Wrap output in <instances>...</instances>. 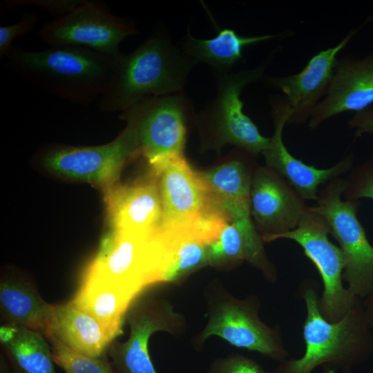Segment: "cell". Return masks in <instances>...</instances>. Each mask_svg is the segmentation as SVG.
Segmentation results:
<instances>
[{
  "instance_id": "obj_1",
  "label": "cell",
  "mask_w": 373,
  "mask_h": 373,
  "mask_svg": "<svg viewBox=\"0 0 373 373\" xmlns=\"http://www.w3.org/2000/svg\"><path fill=\"white\" fill-rule=\"evenodd\" d=\"M197 63L157 26L134 51L113 58L108 85L99 99L104 112L121 113L141 101L182 92Z\"/></svg>"
},
{
  "instance_id": "obj_2",
  "label": "cell",
  "mask_w": 373,
  "mask_h": 373,
  "mask_svg": "<svg viewBox=\"0 0 373 373\" xmlns=\"http://www.w3.org/2000/svg\"><path fill=\"white\" fill-rule=\"evenodd\" d=\"M151 168L162 202L159 229L178 242L207 245L216 241L231 220L203 173L193 169L183 155L164 158Z\"/></svg>"
},
{
  "instance_id": "obj_3",
  "label": "cell",
  "mask_w": 373,
  "mask_h": 373,
  "mask_svg": "<svg viewBox=\"0 0 373 373\" xmlns=\"http://www.w3.org/2000/svg\"><path fill=\"white\" fill-rule=\"evenodd\" d=\"M7 64L19 78L35 88L70 103L91 104L106 90L113 58L77 46L33 51L12 46Z\"/></svg>"
},
{
  "instance_id": "obj_4",
  "label": "cell",
  "mask_w": 373,
  "mask_h": 373,
  "mask_svg": "<svg viewBox=\"0 0 373 373\" xmlns=\"http://www.w3.org/2000/svg\"><path fill=\"white\" fill-rule=\"evenodd\" d=\"M303 289L307 315L303 326V355L280 363L274 373H311L320 365H334L348 373L373 354V327L358 299L339 321L331 322L321 314L313 283Z\"/></svg>"
},
{
  "instance_id": "obj_5",
  "label": "cell",
  "mask_w": 373,
  "mask_h": 373,
  "mask_svg": "<svg viewBox=\"0 0 373 373\" xmlns=\"http://www.w3.org/2000/svg\"><path fill=\"white\" fill-rule=\"evenodd\" d=\"M172 255L159 229L151 233L109 230L84 274L137 296L147 287L163 283Z\"/></svg>"
},
{
  "instance_id": "obj_6",
  "label": "cell",
  "mask_w": 373,
  "mask_h": 373,
  "mask_svg": "<svg viewBox=\"0 0 373 373\" xmlns=\"http://www.w3.org/2000/svg\"><path fill=\"white\" fill-rule=\"evenodd\" d=\"M209 287L207 322L196 336L195 347L218 336L236 347L257 352L279 363L287 359L280 327H270L260 319L257 296L238 298L219 284Z\"/></svg>"
},
{
  "instance_id": "obj_7",
  "label": "cell",
  "mask_w": 373,
  "mask_h": 373,
  "mask_svg": "<svg viewBox=\"0 0 373 373\" xmlns=\"http://www.w3.org/2000/svg\"><path fill=\"white\" fill-rule=\"evenodd\" d=\"M269 63L267 59L256 68L237 73L213 72L216 95L196 115L205 147L219 149L231 144L251 155L266 149L269 137H264L244 113L240 95L245 86L262 78Z\"/></svg>"
},
{
  "instance_id": "obj_8",
  "label": "cell",
  "mask_w": 373,
  "mask_h": 373,
  "mask_svg": "<svg viewBox=\"0 0 373 373\" xmlns=\"http://www.w3.org/2000/svg\"><path fill=\"white\" fill-rule=\"evenodd\" d=\"M345 179L336 178L319 191L312 209L327 220L345 259L343 280L356 298L373 291V246L357 217L359 201L343 200Z\"/></svg>"
},
{
  "instance_id": "obj_9",
  "label": "cell",
  "mask_w": 373,
  "mask_h": 373,
  "mask_svg": "<svg viewBox=\"0 0 373 373\" xmlns=\"http://www.w3.org/2000/svg\"><path fill=\"white\" fill-rule=\"evenodd\" d=\"M191 101L183 93L149 97L122 112L135 131L140 155L150 166L183 155L189 121L195 117Z\"/></svg>"
},
{
  "instance_id": "obj_10",
  "label": "cell",
  "mask_w": 373,
  "mask_h": 373,
  "mask_svg": "<svg viewBox=\"0 0 373 373\" xmlns=\"http://www.w3.org/2000/svg\"><path fill=\"white\" fill-rule=\"evenodd\" d=\"M329 234L330 229L327 220L309 207L295 229L274 236L268 242L288 239L301 247L323 282L319 309L327 320L336 322L347 313L358 298L343 285L345 259L340 247L329 240Z\"/></svg>"
},
{
  "instance_id": "obj_11",
  "label": "cell",
  "mask_w": 373,
  "mask_h": 373,
  "mask_svg": "<svg viewBox=\"0 0 373 373\" xmlns=\"http://www.w3.org/2000/svg\"><path fill=\"white\" fill-rule=\"evenodd\" d=\"M39 34L51 47H82L114 58L121 52L120 44L139 32L131 20L114 15L104 3L84 0L44 25Z\"/></svg>"
},
{
  "instance_id": "obj_12",
  "label": "cell",
  "mask_w": 373,
  "mask_h": 373,
  "mask_svg": "<svg viewBox=\"0 0 373 373\" xmlns=\"http://www.w3.org/2000/svg\"><path fill=\"white\" fill-rule=\"evenodd\" d=\"M130 335L124 343L112 341L106 354L117 373H158L151 361L149 341L156 332L180 336L185 331L184 316L169 300L141 294L133 301L126 315Z\"/></svg>"
},
{
  "instance_id": "obj_13",
  "label": "cell",
  "mask_w": 373,
  "mask_h": 373,
  "mask_svg": "<svg viewBox=\"0 0 373 373\" xmlns=\"http://www.w3.org/2000/svg\"><path fill=\"white\" fill-rule=\"evenodd\" d=\"M140 155L133 129L127 125L113 141L99 146H55L41 155L43 166L60 177L90 183L103 189L117 182L120 171Z\"/></svg>"
},
{
  "instance_id": "obj_14",
  "label": "cell",
  "mask_w": 373,
  "mask_h": 373,
  "mask_svg": "<svg viewBox=\"0 0 373 373\" xmlns=\"http://www.w3.org/2000/svg\"><path fill=\"white\" fill-rule=\"evenodd\" d=\"M249 155L245 151L204 173L203 175L231 222L241 232L246 260L260 270L269 282H275L276 269L265 255L263 241L251 217L250 190L253 173Z\"/></svg>"
},
{
  "instance_id": "obj_15",
  "label": "cell",
  "mask_w": 373,
  "mask_h": 373,
  "mask_svg": "<svg viewBox=\"0 0 373 373\" xmlns=\"http://www.w3.org/2000/svg\"><path fill=\"white\" fill-rule=\"evenodd\" d=\"M250 200L251 217L263 242L295 229L309 208L283 176L266 166L253 172Z\"/></svg>"
},
{
  "instance_id": "obj_16",
  "label": "cell",
  "mask_w": 373,
  "mask_h": 373,
  "mask_svg": "<svg viewBox=\"0 0 373 373\" xmlns=\"http://www.w3.org/2000/svg\"><path fill=\"white\" fill-rule=\"evenodd\" d=\"M274 131L262 152L266 166L283 176L306 200H316L319 186L347 173L354 166V157L350 153L327 169H318L294 157L285 146L283 132L289 117V107L283 96L271 99Z\"/></svg>"
},
{
  "instance_id": "obj_17",
  "label": "cell",
  "mask_w": 373,
  "mask_h": 373,
  "mask_svg": "<svg viewBox=\"0 0 373 373\" xmlns=\"http://www.w3.org/2000/svg\"><path fill=\"white\" fill-rule=\"evenodd\" d=\"M352 30L336 46L319 51L311 57L299 73L280 77H269L266 82L280 90L289 107L287 124H304L326 95L333 75L337 55L358 32Z\"/></svg>"
},
{
  "instance_id": "obj_18",
  "label": "cell",
  "mask_w": 373,
  "mask_h": 373,
  "mask_svg": "<svg viewBox=\"0 0 373 373\" xmlns=\"http://www.w3.org/2000/svg\"><path fill=\"white\" fill-rule=\"evenodd\" d=\"M373 104V52L363 57L338 59L328 91L308 120L316 129L328 119L347 111L354 113Z\"/></svg>"
},
{
  "instance_id": "obj_19",
  "label": "cell",
  "mask_w": 373,
  "mask_h": 373,
  "mask_svg": "<svg viewBox=\"0 0 373 373\" xmlns=\"http://www.w3.org/2000/svg\"><path fill=\"white\" fill-rule=\"evenodd\" d=\"M111 231L151 233L162 218V202L157 180L152 177L131 184L115 183L104 189Z\"/></svg>"
},
{
  "instance_id": "obj_20",
  "label": "cell",
  "mask_w": 373,
  "mask_h": 373,
  "mask_svg": "<svg viewBox=\"0 0 373 373\" xmlns=\"http://www.w3.org/2000/svg\"><path fill=\"white\" fill-rule=\"evenodd\" d=\"M44 336L84 355L99 358L106 354L112 341L93 316L69 301L51 305Z\"/></svg>"
},
{
  "instance_id": "obj_21",
  "label": "cell",
  "mask_w": 373,
  "mask_h": 373,
  "mask_svg": "<svg viewBox=\"0 0 373 373\" xmlns=\"http://www.w3.org/2000/svg\"><path fill=\"white\" fill-rule=\"evenodd\" d=\"M137 296L84 274L77 293L70 301L96 319L113 341L122 334L126 313Z\"/></svg>"
},
{
  "instance_id": "obj_22",
  "label": "cell",
  "mask_w": 373,
  "mask_h": 373,
  "mask_svg": "<svg viewBox=\"0 0 373 373\" xmlns=\"http://www.w3.org/2000/svg\"><path fill=\"white\" fill-rule=\"evenodd\" d=\"M217 35L211 39H200L192 37L188 28L180 48L196 63L207 64L214 71L227 72L243 59L244 49L251 45L268 41L276 35L242 36L231 28H220L209 13Z\"/></svg>"
},
{
  "instance_id": "obj_23",
  "label": "cell",
  "mask_w": 373,
  "mask_h": 373,
  "mask_svg": "<svg viewBox=\"0 0 373 373\" xmlns=\"http://www.w3.org/2000/svg\"><path fill=\"white\" fill-rule=\"evenodd\" d=\"M50 307L30 281L17 276L1 278V324L25 327L44 335Z\"/></svg>"
},
{
  "instance_id": "obj_24",
  "label": "cell",
  "mask_w": 373,
  "mask_h": 373,
  "mask_svg": "<svg viewBox=\"0 0 373 373\" xmlns=\"http://www.w3.org/2000/svg\"><path fill=\"white\" fill-rule=\"evenodd\" d=\"M0 339L12 373H56L50 345L39 332L1 324Z\"/></svg>"
},
{
  "instance_id": "obj_25",
  "label": "cell",
  "mask_w": 373,
  "mask_h": 373,
  "mask_svg": "<svg viewBox=\"0 0 373 373\" xmlns=\"http://www.w3.org/2000/svg\"><path fill=\"white\" fill-rule=\"evenodd\" d=\"M209 264L216 267H230L247 259L241 232L233 222L228 223L219 238L207 245Z\"/></svg>"
},
{
  "instance_id": "obj_26",
  "label": "cell",
  "mask_w": 373,
  "mask_h": 373,
  "mask_svg": "<svg viewBox=\"0 0 373 373\" xmlns=\"http://www.w3.org/2000/svg\"><path fill=\"white\" fill-rule=\"evenodd\" d=\"M209 265L206 245L196 241L183 242L173 250L163 283H180L192 273Z\"/></svg>"
},
{
  "instance_id": "obj_27",
  "label": "cell",
  "mask_w": 373,
  "mask_h": 373,
  "mask_svg": "<svg viewBox=\"0 0 373 373\" xmlns=\"http://www.w3.org/2000/svg\"><path fill=\"white\" fill-rule=\"evenodd\" d=\"M55 364L66 373H117L107 354L99 358L77 352L58 341H48Z\"/></svg>"
},
{
  "instance_id": "obj_28",
  "label": "cell",
  "mask_w": 373,
  "mask_h": 373,
  "mask_svg": "<svg viewBox=\"0 0 373 373\" xmlns=\"http://www.w3.org/2000/svg\"><path fill=\"white\" fill-rule=\"evenodd\" d=\"M345 179V200H373V155L363 163L353 166Z\"/></svg>"
},
{
  "instance_id": "obj_29",
  "label": "cell",
  "mask_w": 373,
  "mask_h": 373,
  "mask_svg": "<svg viewBox=\"0 0 373 373\" xmlns=\"http://www.w3.org/2000/svg\"><path fill=\"white\" fill-rule=\"evenodd\" d=\"M207 373H274L268 372L254 359L239 354H230L214 359Z\"/></svg>"
},
{
  "instance_id": "obj_30",
  "label": "cell",
  "mask_w": 373,
  "mask_h": 373,
  "mask_svg": "<svg viewBox=\"0 0 373 373\" xmlns=\"http://www.w3.org/2000/svg\"><path fill=\"white\" fill-rule=\"evenodd\" d=\"M38 17L31 12L23 13L15 23L0 26V57H5L11 47L12 41L17 37L31 32L37 22Z\"/></svg>"
},
{
  "instance_id": "obj_31",
  "label": "cell",
  "mask_w": 373,
  "mask_h": 373,
  "mask_svg": "<svg viewBox=\"0 0 373 373\" xmlns=\"http://www.w3.org/2000/svg\"><path fill=\"white\" fill-rule=\"evenodd\" d=\"M349 128L354 131V138L363 135H373V107L355 113L347 122Z\"/></svg>"
},
{
  "instance_id": "obj_32",
  "label": "cell",
  "mask_w": 373,
  "mask_h": 373,
  "mask_svg": "<svg viewBox=\"0 0 373 373\" xmlns=\"http://www.w3.org/2000/svg\"><path fill=\"white\" fill-rule=\"evenodd\" d=\"M361 300L368 321L373 327V291Z\"/></svg>"
}]
</instances>
